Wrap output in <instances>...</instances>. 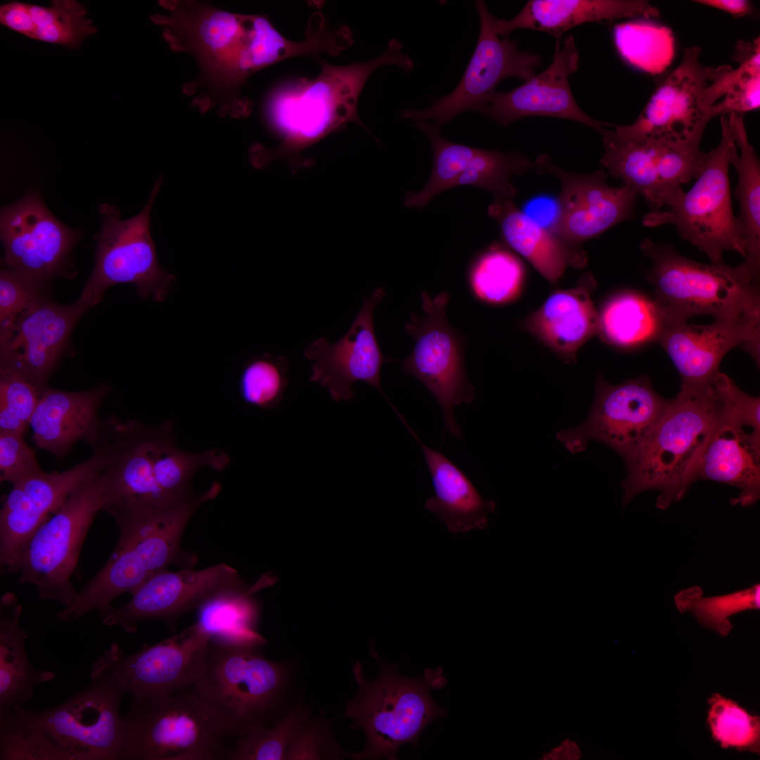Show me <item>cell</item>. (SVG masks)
Masks as SVG:
<instances>
[{"mask_svg":"<svg viewBox=\"0 0 760 760\" xmlns=\"http://www.w3.org/2000/svg\"><path fill=\"white\" fill-rule=\"evenodd\" d=\"M640 248L651 262L646 277L666 322H688L697 315L721 319L760 315L759 279L742 264L699 262L649 239Z\"/></svg>","mask_w":760,"mask_h":760,"instance_id":"8","label":"cell"},{"mask_svg":"<svg viewBox=\"0 0 760 760\" xmlns=\"http://www.w3.org/2000/svg\"><path fill=\"white\" fill-rule=\"evenodd\" d=\"M369 647L379 666L378 676L368 680L360 662H355L353 673L357 690L347 701L342 716L351 720L352 730L361 729L366 736L364 749L350 753V758L395 760L403 745L417 747L426 726L446 715V709L438 706L430 692L444 687L447 680L441 667L426 669L423 676H401L395 664L384 661L372 645Z\"/></svg>","mask_w":760,"mask_h":760,"instance_id":"5","label":"cell"},{"mask_svg":"<svg viewBox=\"0 0 760 760\" xmlns=\"http://www.w3.org/2000/svg\"><path fill=\"white\" fill-rule=\"evenodd\" d=\"M85 6L75 0H53L51 7L12 1L0 6L1 23L26 37L77 48L96 28L85 15Z\"/></svg>","mask_w":760,"mask_h":760,"instance_id":"36","label":"cell"},{"mask_svg":"<svg viewBox=\"0 0 760 760\" xmlns=\"http://www.w3.org/2000/svg\"><path fill=\"white\" fill-rule=\"evenodd\" d=\"M21 605L13 593L0 600V712L23 705L35 687L54 679V672L39 671L25 650L27 632L20 626Z\"/></svg>","mask_w":760,"mask_h":760,"instance_id":"35","label":"cell"},{"mask_svg":"<svg viewBox=\"0 0 760 760\" xmlns=\"http://www.w3.org/2000/svg\"><path fill=\"white\" fill-rule=\"evenodd\" d=\"M707 722L712 737L723 748L759 752L760 722L736 702L714 694L709 699Z\"/></svg>","mask_w":760,"mask_h":760,"instance_id":"46","label":"cell"},{"mask_svg":"<svg viewBox=\"0 0 760 760\" xmlns=\"http://www.w3.org/2000/svg\"><path fill=\"white\" fill-rule=\"evenodd\" d=\"M321 70L315 79L292 78L271 87L261 103L262 117L286 146H303L347 121L362 124L357 114L360 95L371 74L393 65L410 72L414 63L392 39L379 56L363 62L335 65L316 58Z\"/></svg>","mask_w":760,"mask_h":760,"instance_id":"4","label":"cell"},{"mask_svg":"<svg viewBox=\"0 0 760 760\" xmlns=\"http://www.w3.org/2000/svg\"><path fill=\"white\" fill-rule=\"evenodd\" d=\"M215 498L210 488L163 508L125 515L116 524L120 534L111 557L74 602L56 614L72 622L112 605L119 595L133 594L147 580L170 564L192 568L195 555L181 547L184 531L195 511Z\"/></svg>","mask_w":760,"mask_h":760,"instance_id":"3","label":"cell"},{"mask_svg":"<svg viewBox=\"0 0 760 760\" xmlns=\"http://www.w3.org/2000/svg\"><path fill=\"white\" fill-rule=\"evenodd\" d=\"M44 388L0 370V431L25 434Z\"/></svg>","mask_w":760,"mask_h":760,"instance_id":"48","label":"cell"},{"mask_svg":"<svg viewBox=\"0 0 760 760\" xmlns=\"http://www.w3.org/2000/svg\"><path fill=\"white\" fill-rule=\"evenodd\" d=\"M602 336L619 346H635L658 342L666 319L654 298L638 293H623L612 298L599 316Z\"/></svg>","mask_w":760,"mask_h":760,"instance_id":"39","label":"cell"},{"mask_svg":"<svg viewBox=\"0 0 760 760\" xmlns=\"http://www.w3.org/2000/svg\"><path fill=\"white\" fill-rule=\"evenodd\" d=\"M1 760H70L28 716L23 705L0 712Z\"/></svg>","mask_w":760,"mask_h":760,"instance_id":"43","label":"cell"},{"mask_svg":"<svg viewBox=\"0 0 760 760\" xmlns=\"http://www.w3.org/2000/svg\"><path fill=\"white\" fill-rule=\"evenodd\" d=\"M640 16L650 19L660 13L643 0H530L513 18H497L495 30L503 37L517 29L547 32L558 49L563 34L581 24Z\"/></svg>","mask_w":760,"mask_h":760,"instance_id":"31","label":"cell"},{"mask_svg":"<svg viewBox=\"0 0 760 760\" xmlns=\"http://www.w3.org/2000/svg\"><path fill=\"white\" fill-rule=\"evenodd\" d=\"M524 278V268L512 253L493 246L473 262L469 279L475 295L492 303L512 300L519 293Z\"/></svg>","mask_w":760,"mask_h":760,"instance_id":"42","label":"cell"},{"mask_svg":"<svg viewBox=\"0 0 760 760\" xmlns=\"http://www.w3.org/2000/svg\"><path fill=\"white\" fill-rule=\"evenodd\" d=\"M159 177L143 209L122 220L119 208L103 203L99 208L101 222L96 235V260L77 303L86 312L99 303L106 291L118 284H133L143 299L162 302L170 293L175 277L159 265L150 232L153 203L160 189Z\"/></svg>","mask_w":760,"mask_h":760,"instance_id":"11","label":"cell"},{"mask_svg":"<svg viewBox=\"0 0 760 760\" xmlns=\"http://www.w3.org/2000/svg\"><path fill=\"white\" fill-rule=\"evenodd\" d=\"M480 22L479 35L474 52L455 89L435 99L426 109L405 110L401 117L417 122L432 119L440 127L467 111H477L503 79L517 77L524 82L536 74L541 61L538 55L521 51L517 42L509 37L500 38L495 18L483 1H475Z\"/></svg>","mask_w":760,"mask_h":760,"instance_id":"19","label":"cell"},{"mask_svg":"<svg viewBox=\"0 0 760 760\" xmlns=\"http://www.w3.org/2000/svg\"><path fill=\"white\" fill-rule=\"evenodd\" d=\"M600 134L604 147L602 165L644 197L653 210H661L683 184L697 179L706 162L707 153L699 149L702 139L671 141L633 136L612 125Z\"/></svg>","mask_w":760,"mask_h":760,"instance_id":"14","label":"cell"},{"mask_svg":"<svg viewBox=\"0 0 760 760\" xmlns=\"http://www.w3.org/2000/svg\"><path fill=\"white\" fill-rule=\"evenodd\" d=\"M405 426L422 450L435 490L424 508L436 514L450 532L484 528L495 502L483 499L457 466L441 452L426 445L408 424Z\"/></svg>","mask_w":760,"mask_h":760,"instance_id":"32","label":"cell"},{"mask_svg":"<svg viewBox=\"0 0 760 760\" xmlns=\"http://www.w3.org/2000/svg\"><path fill=\"white\" fill-rule=\"evenodd\" d=\"M85 689L30 718L70 760H118L125 735L120 706L125 694L111 681L93 678Z\"/></svg>","mask_w":760,"mask_h":760,"instance_id":"16","label":"cell"},{"mask_svg":"<svg viewBox=\"0 0 760 760\" xmlns=\"http://www.w3.org/2000/svg\"><path fill=\"white\" fill-rule=\"evenodd\" d=\"M416 126L430 141L433 166L429 181L419 192L407 194L405 205L424 208L436 195L449 189L471 185L490 191L496 198H512L517 189L510 183L513 175L524 174L532 165L517 152L502 153L452 142L439 128L425 121Z\"/></svg>","mask_w":760,"mask_h":760,"instance_id":"24","label":"cell"},{"mask_svg":"<svg viewBox=\"0 0 760 760\" xmlns=\"http://www.w3.org/2000/svg\"><path fill=\"white\" fill-rule=\"evenodd\" d=\"M33 449L24 435L0 431V481L11 485L42 473Z\"/></svg>","mask_w":760,"mask_h":760,"instance_id":"49","label":"cell"},{"mask_svg":"<svg viewBox=\"0 0 760 760\" xmlns=\"http://www.w3.org/2000/svg\"><path fill=\"white\" fill-rule=\"evenodd\" d=\"M168 14L151 20L163 27V36L175 51L193 56L198 68L197 84L207 101L219 104L222 114L246 116L251 101L241 89L256 72L297 56L317 57L325 48L314 30L301 41L283 36L262 15L232 13L198 1H160Z\"/></svg>","mask_w":760,"mask_h":760,"instance_id":"1","label":"cell"},{"mask_svg":"<svg viewBox=\"0 0 760 760\" xmlns=\"http://www.w3.org/2000/svg\"><path fill=\"white\" fill-rule=\"evenodd\" d=\"M582 758L581 749L576 740L566 738L550 751L544 752L543 760H579Z\"/></svg>","mask_w":760,"mask_h":760,"instance_id":"53","label":"cell"},{"mask_svg":"<svg viewBox=\"0 0 760 760\" xmlns=\"http://www.w3.org/2000/svg\"><path fill=\"white\" fill-rule=\"evenodd\" d=\"M109 391L106 384L78 392L46 386L30 422L35 445L56 457L80 441L95 446L104 428L99 410Z\"/></svg>","mask_w":760,"mask_h":760,"instance_id":"30","label":"cell"},{"mask_svg":"<svg viewBox=\"0 0 760 760\" xmlns=\"http://www.w3.org/2000/svg\"><path fill=\"white\" fill-rule=\"evenodd\" d=\"M522 212L540 227L553 233L559 218L560 206L558 199L540 196L528 201Z\"/></svg>","mask_w":760,"mask_h":760,"instance_id":"52","label":"cell"},{"mask_svg":"<svg viewBox=\"0 0 760 760\" xmlns=\"http://www.w3.org/2000/svg\"><path fill=\"white\" fill-rule=\"evenodd\" d=\"M713 387V386H712ZM716 417L711 432L691 471V486L699 479L718 481L740 490L733 505L748 507L760 497V436L714 389Z\"/></svg>","mask_w":760,"mask_h":760,"instance_id":"29","label":"cell"},{"mask_svg":"<svg viewBox=\"0 0 760 760\" xmlns=\"http://www.w3.org/2000/svg\"><path fill=\"white\" fill-rule=\"evenodd\" d=\"M447 292L434 298L421 293L424 316L412 313L405 326L414 340L412 353L401 362V370L418 379L440 405L445 429L457 439L462 436L454 407L471 403L475 388L468 380L464 364V341L448 323L446 308L450 300Z\"/></svg>","mask_w":760,"mask_h":760,"instance_id":"13","label":"cell"},{"mask_svg":"<svg viewBox=\"0 0 760 760\" xmlns=\"http://www.w3.org/2000/svg\"><path fill=\"white\" fill-rule=\"evenodd\" d=\"M104 471L87 481L32 536L17 564L18 583L32 584L39 599L65 607L77 593L70 580L87 533L95 517L106 507Z\"/></svg>","mask_w":760,"mask_h":760,"instance_id":"12","label":"cell"},{"mask_svg":"<svg viewBox=\"0 0 760 760\" xmlns=\"http://www.w3.org/2000/svg\"><path fill=\"white\" fill-rule=\"evenodd\" d=\"M744 114H728L736 147L730 156L738 180L735 196L739 203L736 217L745 246V260L741 264L754 278L760 271V165L749 144L743 120Z\"/></svg>","mask_w":760,"mask_h":760,"instance_id":"38","label":"cell"},{"mask_svg":"<svg viewBox=\"0 0 760 760\" xmlns=\"http://www.w3.org/2000/svg\"><path fill=\"white\" fill-rule=\"evenodd\" d=\"M0 217L4 268L46 291L63 268L80 233L58 220L36 191L2 208Z\"/></svg>","mask_w":760,"mask_h":760,"instance_id":"20","label":"cell"},{"mask_svg":"<svg viewBox=\"0 0 760 760\" xmlns=\"http://www.w3.org/2000/svg\"><path fill=\"white\" fill-rule=\"evenodd\" d=\"M46 296V290L17 272L3 268L0 272V323L25 310Z\"/></svg>","mask_w":760,"mask_h":760,"instance_id":"50","label":"cell"},{"mask_svg":"<svg viewBox=\"0 0 760 760\" xmlns=\"http://www.w3.org/2000/svg\"><path fill=\"white\" fill-rule=\"evenodd\" d=\"M120 759H227L232 736L194 686L168 696L132 699L123 716Z\"/></svg>","mask_w":760,"mask_h":760,"instance_id":"9","label":"cell"},{"mask_svg":"<svg viewBox=\"0 0 760 760\" xmlns=\"http://www.w3.org/2000/svg\"><path fill=\"white\" fill-rule=\"evenodd\" d=\"M350 758L336 741L331 723L320 716H314L308 707L293 729L286 760L332 759Z\"/></svg>","mask_w":760,"mask_h":760,"instance_id":"47","label":"cell"},{"mask_svg":"<svg viewBox=\"0 0 760 760\" xmlns=\"http://www.w3.org/2000/svg\"><path fill=\"white\" fill-rule=\"evenodd\" d=\"M289 368L284 355L265 353L250 357L243 365L239 381L242 400L265 410L277 408L289 386Z\"/></svg>","mask_w":760,"mask_h":760,"instance_id":"44","label":"cell"},{"mask_svg":"<svg viewBox=\"0 0 760 760\" xmlns=\"http://www.w3.org/2000/svg\"><path fill=\"white\" fill-rule=\"evenodd\" d=\"M86 460L65 471H44L12 485L0 512V564L3 574L17 572L19 557L38 528L81 485L110 463L113 443L107 434Z\"/></svg>","mask_w":760,"mask_h":760,"instance_id":"18","label":"cell"},{"mask_svg":"<svg viewBox=\"0 0 760 760\" xmlns=\"http://www.w3.org/2000/svg\"><path fill=\"white\" fill-rule=\"evenodd\" d=\"M209 645L196 623L129 655L115 643L93 664L91 678L108 680L132 699L168 696L196 683Z\"/></svg>","mask_w":760,"mask_h":760,"instance_id":"15","label":"cell"},{"mask_svg":"<svg viewBox=\"0 0 760 760\" xmlns=\"http://www.w3.org/2000/svg\"><path fill=\"white\" fill-rule=\"evenodd\" d=\"M291 661L267 659L260 648L209 645L194 688L233 737L272 723L291 708Z\"/></svg>","mask_w":760,"mask_h":760,"instance_id":"6","label":"cell"},{"mask_svg":"<svg viewBox=\"0 0 760 760\" xmlns=\"http://www.w3.org/2000/svg\"><path fill=\"white\" fill-rule=\"evenodd\" d=\"M614 44L621 58L644 72L657 75L671 64L675 53L672 30L651 19H633L617 24Z\"/></svg>","mask_w":760,"mask_h":760,"instance_id":"40","label":"cell"},{"mask_svg":"<svg viewBox=\"0 0 760 760\" xmlns=\"http://www.w3.org/2000/svg\"><path fill=\"white\" fill-rule=\"evenodd\" d=\"M85 312L79 303L59 305L45 296L0 323V370L40 388L57 365L71 332Z\"/></svg>","mask_w":760,"mask_h":760,"instance_id":"23","label":"cell"},{"mask_svg":"<svg viewBox=\"0 0 760 760\" xmlns=\"http://www.w3.org/2000/svg\"><path fill=\"white\" fill-rule=\"evenodd\" d=\"M386 293L382 287L364 298L347 332L330 343L319 337L308 345L303 356L311 362L309 380L328 391L331 398L346 401L355 397L354 383L364 381L376 389L395 410L381 386V369L390 358L384 356L374 327V311Z\"/></svg>","mask_w":760,"mask_h":760,"instance_id":"22","label":"cell"},{"mask_svg":"<svg viewBox=\"0 0 760 760\" xmlns=\"http://www.w3.org/2000/svg\"><path fill=\"white\" fill-rule=\"evenodd\" d=\"M669 400L654 390L650 378L639 376L611 385L602 377L586 419L559 431L557 439L571 453L585 450L590 441L601 442L628 462L664 414Z\"/></svg>","mask_w":760,"mask_h":760,"instance_id":"17","label":"cell"},{"mask_svg":"<svg viewBox=\"0 0 760 760\" xmlns=\"http://www.w3.org/2000/svg\"><path fill=\"white\" fill-rule=\"evenodd\" d=\"M674 602L680 612H690L704 627L726 636L733 628L729 617L760 607V585L756 583L747 589L716 596H703L702 588L692 586L678 592Z\"/></svg>","mask_w":760,"mask_h":760,"instance_id":"41","label":"cell"},{"mask_svg":"<svg viewBox=\"0 0 760 760\" xmlns=\"http://www.w3.org/2000/svg\"><path fill=\"white\" fill-rule=\"evenodd\" d=\"M255 588H231L206 599L197 610L195 623L210 644L261 648L267 640L258 631L260 607L253 593Z\"/></svg>","mask_w":760,"mask_h":760,"instance_id":"37","label":"cell"},{"mask_svg":"<svg viewBox=\"0 0 760 760\" xmlns=\"http://www.w3.org/2000/svg\"><path fill=\"white\" fill-rule=\"evenodd\" d=\"M307 707L301 697L270 725L236 737L227 760H286L293 729Z\"/></svg>","mask_w":760,"mask_h":760,"instance_id":"45","label":"cell"},{"mask_svg":"<svg viewBox=\"0 0 760 760\" xmlns=\"http://www.w3.org/2000/svg\"><path fill=\"white\" fill-rule=\"evenodd\" d=\"M246 587L236 570L220 564L205 569L192 568L153 575L120 607L113 605L99 611L107 626H118L134 632L140 621L171 620L196 609L206 599L224 590Z\"/></svg>","mask_w":760,"mask_h":760,"instance_id":"25","label":"cell"},{"mask_svg":"<svg viewBox=\"0 0 760 760\" xmlns=\"http://www.w3.org/2000/svg\"><path fill=\"white\" fill-rule=\"evenodd\" d=\"M579 68V52L572 35L555 49L550 65L519 87L494 91L479 113L505 127L526 117L545 116L571 120L599 133L612 124L593 119L576 102L569 77Z\"/></svg>","mask_w":760,"mask_h":760,"instance_id":"27","label":"cell"},{"mask_svg":"<svg viewBox=\"0 0 760 760\" xmlns=\"http://www.w3.org/2000/svg\"><path fill=\"white\" fill-rule=\"evenodd\" d=\"M695 1L726 11L736 18L745 16L751 13L753 10L752 4L745 0H698Z\"/></svg>","mask_w":760,"mask_h":760,"instance_id":"54","label":"cell"},{"mask_svg":"<svg viewBox=\"0 0 760 760\" xmlns=\"http://www.w3.org/2000/svg\"><path fill=\"white\" fill-rule=\"evenodd\" d=\"M596 282L585 274L578 285L550 296L531 316L527 327L560 354L571 359L599 331L600 319L590 299Z\"/></svg>","mask_w":760,"mask_h":760,"instance_id":"33","label":"cell"},{"mask_svg":"<svg viewBox=\"0 0 760 760\" xmlns=\"http://www.w3.org/2000/svg\"><path fill=\"white\" fill-rule=\"evenodd\" d=\"M721 138L707 153L701 174L687 192L674 193L665 210H653L642 218L645 227L672 224L680 237L708 256L711 263H723L726 251L745 257L744 242L731 203L729 166L736 147L728 114L721 115Z\"/></svg>","mask_w":760,"mask_h":760,"instance_id":"10","label":"cell"},{"mask_svg":"<svg viewBox=\"0 0 760 760\" xmlns=\"http://www.w3.org/2000/svg\"><path fill=\"white\" fill-rule=\"evenodd\" d=\"M107 425L114 446L104 470L105 510L110 514L160 508L191 498L196 495L191 482L199 469L222 471L229 463L220 449L191 452L178 448L172 419L149 426L113 419Z\"/></svg>","mask_w":760,"mask_h":760,"instance_id":"2","label":"cell"},{"mask_svg":"<svg viewBox=\"0 0 760 760\" xmlns=\"http://www.w3.org/2000/svg\"><path fill=\"white\" fill-rule=\"evenodd\" d=\"M760 106V75L747 76L735 82L718 103L709 109L713 118L731 113L756 110Z\"/></svg>","mask_w":760,"mask_h":760,"instance_id":"51","label":"cell"},{"mask_svg":"<svg viewBox=\"0 0 760 760\" xmlns=\"http://www.w3.org/2000/svg\"><path fill=\"white\" fill-rule=\"evenodd\" d=\"M536 165L538 172L552 174L562 183L560 215L553 234L563 241H585L633 217L638 194L625 185L609 186L602 170L569 172L553 165L546 154L538 157Z\"/></svg>","mask_w":760,"mask_h":760,"instance_id":"28","label":"cell"},{"mask_svg":"<svg viewBox=\"0 0 760 760\" xmlns=\"http://www.w3.org/2000/svg\"><path fill=\"white\" fill-rule=\"evenodd\" d=\"M658 343L676 368L681 387L710 385L723 357L741 346L759 364L760 315L714 319L709 324L666 322Z\"/></svg>","mask_w":760,"mask_h":760,"instance_id":"26","label":"cell"},{"mask_svg":"<svg viewBox=\"0 0 760 760\" xmlns=\"http://www.w3.org/2000/svg\"><path fill=\"white\" fill-rule=\"evenodd\" d=\"M488 213L499 223L506 243L550 281H557L566 266L584 263L581 253L571 250L564 241L529 218L512 198H495Z\"/></svg>","mask_w":760,"mask_h":760,"instance_id":"34","label":"cell"},{"mask_svg":"<svg viewBox=\"0 0 760 760\" xmlns=\"http://www.w3.org/2000/svg\"><path fill=\"white\" fill-rule=\"evenodd\" d=\"M717 402L712 383L681 387L669 400L660 420L631 460L621 482L623 505L636 495L657 489V508L679 501L690 488L689 479L714 426Z\"/></svg>","mask_w":760,"mask_h":760,"instance_id":"7","label":"cell"},{"mask_svg":"<svg viewBox=\"0 0 760 760\" xmlns=\"http://www.w3.org/2000/svg\"><path fill=\"white\" fill-rule=\"evenodd\" d=\"M698 46L684 49L680 64L657 87L637 120L617 125L627 134L671 141L702 139L712 119L704 103L707 88L730 66H704Z\"/></svg>","mask_w":760,"mask_h":760,"instance_id":"21","label":"cell"}]
</instances>
